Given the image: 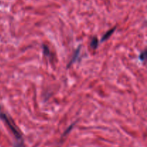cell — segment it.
Returning a JSON list of instances; mask_svg holds the SVG:
<instances>
[{
	"mask_svg": "<svg viewBox=\"0 0 147 147\" xmlns=\"http://www.w3.org/2000/svg\"><path fill=\"white\" fill-rule=\"evenodd\" d=\"M116 27H113V29H111V30H109V31H108L107 32H106V34L103 36V37H102L101 40H100V42H103L106 41V40H108V39H109V37H110L113 34V33L114 32L115 30H116Z\"/></svg>",
	"mask_w": 147,
	"mask_h": 147,
	"instance_id": "cell-3",
	"label": "cell"
},
{
	"mask_svg": "<svg viewBox=\"0 0 147 147\" xmlns=\"http://www.w3.org/2000/svg\"><path fill=\"white\" fill-rule=\"evenodd\" d=\"M75 123H73V124H71V125H70V127H69L68 129H67V130L65 131L64 134H63V136H65L66 134H68L69 132L70 131V130H71V129H72V128L73 127V126H74V125H75Z\"/></svg>",
	"mask_w": 147,
	"mask_h": 147,
	"instance_id": "cell-7",
	"label": "cell"
},
{
	"mask_svg": "<svg viewBox=\"0 0 147 147\" xmlns=\"http://www.w3.org/2000/svg\"><path fill=\"white\" fill-rule=\"evenodd\" d=\"M0 119H1V120L5 123V124L9 128L11 131L12 132L14 136H15L16 139L19 142L18 144L16 145L22 146V134H20V131L18 130V129L17 128V126H16L15 123H14L12 119L10 117H9L5 113H4V112L1 110V107H0Z\"/></svg>",
	"mask_w": 147,
	"mask_h": 147,
	"instance_id": "cell-1",
	"label": "cell"
},
{
	"mask_svg": "<svg viewBox=\"0 0 147 147\" xmlns=\"http://www.w3.org/2000/svg\"><path fill=\"white\" fill-rule=\"evenodd\" d=\"M42 49H43V54L45 56H47V57H50L51 56V53H50V49L45 45H42Z\"/></svg>",
	"mask_w": 147,
	"mask_h": 147,
	"instance_id": "cell-5",
	"label": "cell"
},
{
	"mask_svg": "<svg viewBox=\"0 0 147 147\" xmlns=\"http://www.w3.org/2000/svg\"><path fill=\"white\" fill-rule=\"evenodd\" d=\"M98 40L97 37H93L92 39L91 42H90V47L94 49V50H96L98 47Z\"/></svg>",
	"mask_w": 147,
	"mask_h": 147,
	"instance_id": "cell-4",
	"label": "cell"
},
{
	"mask_svg": "<svg viewBox=\"0 0 147 147\" xmlns=\"http://www.w3.org/2000/svg\"><path fill=\"white\" fill-rule=\"evenodd\" d=\"M146 50H144L143 52H142V53H141L140 55H139V60H141V61L144 62L145 60V57H146Z\"/></svg>",
	"mask_w": 147,
	"mask_h": 147,
	"instance_id": "cell-6",
	"label": "cell"
},
{
	"mask_svg": "<svg viewBox=\"0 0 147 147\" xmlns=\"http://www.w3.org/2000/svg\"><path fill=\"white\" fill-rule=\"evenodd\" d=\"M80 48H81V46L80 45L78 47L77 49H76V51H75L74 54H73V57H72V59L70 60V62H69L68 65H67V68H68V67H70V65H71L72 64H73V63H74L75 62L77 61V60H78L79 55H80Z\"/></svg>",
	"mask_w": 147,
	"mask_h": 147,
	"instance_id": "cell-2",
	"label": "cell"
}]
</instances>
